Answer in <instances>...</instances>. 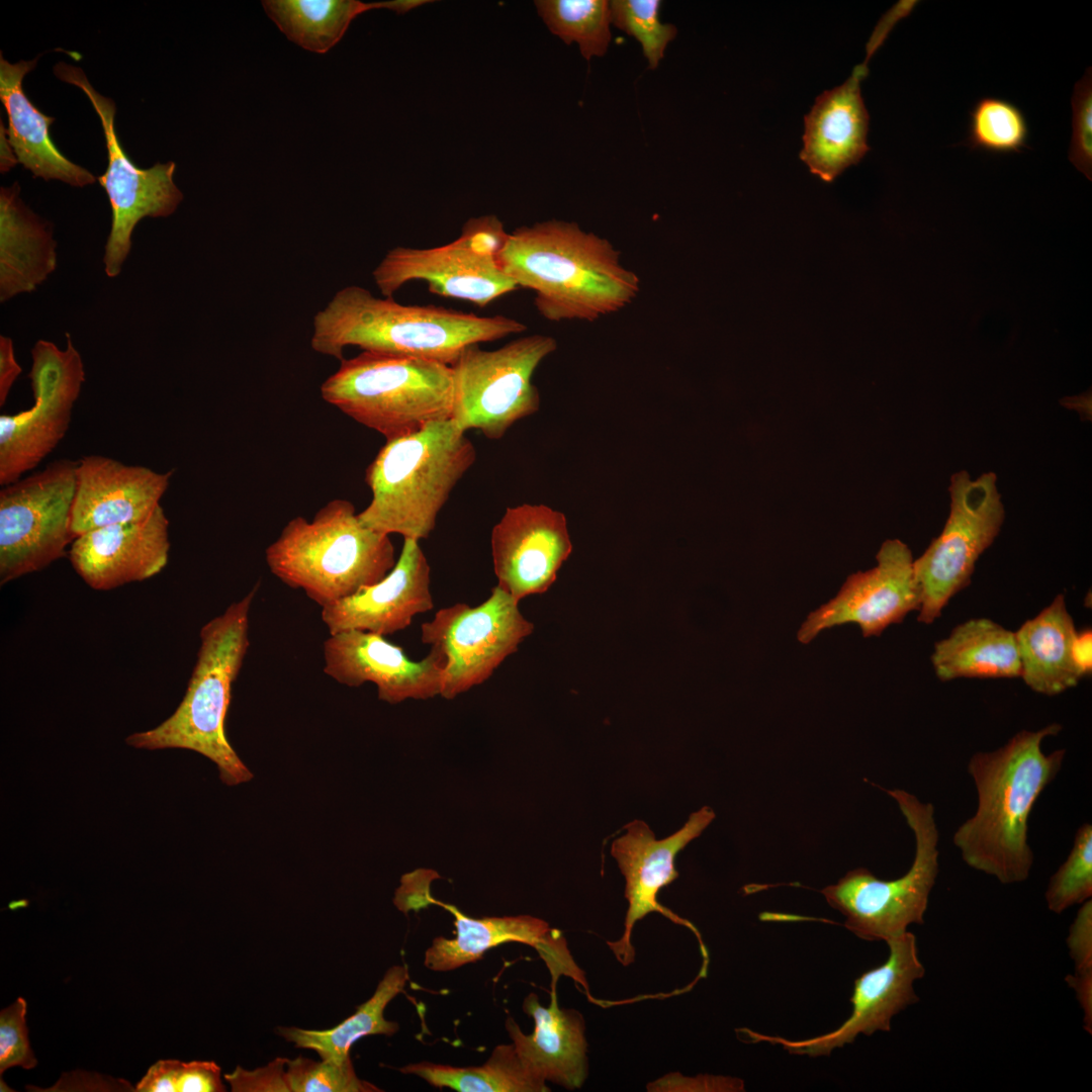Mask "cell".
I'll use <instances>...</instances> for the list:
<instances>
[{"mask_svg": "<svg viewBox=\"0 0 1092 1092\" xmlns=\"http://www.w3.org/2000/svg\"><path fill=\"white\" fill-rule=\"evenodd\" d=\"M1061 730L1058 723L1036 731L1021 730L998 749L977 752L969 760L978 806L958 827L952 841L969 867L1001 884L1022 883L1030 875L1033 852L1028 820L1066 755L1065 749L1045 753L1041 744Z\"/></svg>", "mask_w": 1092, "mask_h": 1092, "instance_id": "6da1fadb", "label": "cell"}, {"mask_svg": "<svg viewBox=\"0 0 1092 1092\" xmlns=\"http://www.w3.org/2000/svg\"><path fill=\"white\" fill-rule=\"evenodd\" d=\"M1067 945L1076 972L1092 971V901L1081 904L1072 922Z\"/></svg>", "mask_w": 1092, "mask_h": 1092, "instance_id": "ee69618b", "label": "cell"}, {"mask_svg": "<svg viewBox=\"0 0 1092 1092\" xmlns=\"http://www.w3.org/2000/svg\"><path fill=\"white\" fill-rule=\"evenodd\" d=\"M887 961L861 974L854 981L850 1016L835 1030L816 1037L791 1040L745 1029L753 1042L782 1045L790 1054L809 1057L829 1056L835 1049L854 1041L857 1035L890 1031L892 1018L919 1001L914 982L925 975L919 959L915 935L905 933L889 940Z\"/></svg>", "mask_w": 1092, "mask_h": 1092, "instance_id": "ac0fdd59", "label": "cell"}, {"mask_svg": "<svg viewBox=\"0 0 1092 1092\" xmlns=\"http://www.w3.org/2000/svg\"><path fill=\"white\" fill-rule=\"evenodd\" d=\"M437 874L429 870H417L401 878V885L396 890L394 904L400 911L418 909L430 904L429 886Z\"/></svg>", "mask_w": 1092, "mask_h": 1092, "instance_id": "f6af8a7d", "label": "cell"}, {"mask_svg": "<svg viewBox=\"0 0 1092 1092\" xmlns=\"http://www.w3.org/2000/svg\"><path fill=\"white\" fill-rule=\"evenodd\" d=\"M1027 139L1025 115L1008 100L983 97L970 111L966 141L970 149L994 154L1020 153L1027 147Z\"/></svg>", "mask_w": 1092, "mask_h": 1092, "instance_id": "e575fe53", "label": "cell"}, {"mask_svg": "<svg viewBox=\"0 0 1092 1092\" xmlns=\"http://www.w3.org/2000/svg\"><path fill=\"white\" fill-rule=\"evenodd\" d=\"M714 818V811L704 806L692 813L680 829L664 839H656L649 826L636 819L626 824V833L613 841L611 854L625 878L628 909L622 936L615 941H607V945L624 967L631 965L635 959L632 932L636 922L649 913L658 912L695 933L704 958L703 971H706L708 952L697 928L661 905L657 901V894L678 877L674 866L676 854L699 837Z\"/></svg>", "mask_w": 1092, "mask_h": 1092, "instance_id": "2e32d148", "label": "cell"}, {"mask_svg": "<svg viewBox=\"0 0 1092 1092\" xmlns=\"http://www.w3.org/2000/svg\"><path fill=\"white\" fill-rule=\"evenodd\" d=\"M220 1068L214 1062L160 1060L135 1087L140 1092H222Z\"/></svg>", "mask_w": 1092, "mask_h": 1092, "instance_id": "f35d334b", "label": "cell"}, {"mask_svg": "<svg viewBox=\"0 0 1092 1092\" xmlns=\"http://www.w3.org/2000/svg\"><path fill=\"white\" fill-rule=\"evenodd\" d=\"M286 1058H276L267 1066L247 1071L238 1066L223 1078L234 1092H290L286 1076Z\"/></svg>", "mask_w": 1092, "mask_h": 1092, "instance_id": "b9f144b4", "label": "cell"}, {"mask_svg": "<svg viewBox=\"0 0 1092 1092\" xmlns=\"http://www.w3.org/2000/svg\"><path fill=\"white\" fill-rule=\"evenodd\" d=\"M876 558L874 568L850 574L833 599L808 615L798 631L799 642L807 644L823 630L844 624H856L863 637L879 636L919 611L921 593L908 546L887 540Z\"/></svg>", "mask_w": 1092, "mask_h": 1092, "instance_id": "e0dca14e", "label": "cell"}, {"mask_svg": "<svg viewBox=\"0 0 1092 1092\" xmlns=\"http://www.w3.org/2000/svg\"><path fill=\"white\" fill-rule=\"evenodd\" d=\"M408 980L405 966L390 967L379 981L373 995L357 1006L355 1013L330 1029L279 1027L277 1032L295 1048L314 1051L322 1060L343 1063L350 1059V1049L366 1035H393L399 1026L385 1019L388 1003L402 993Z\"/></svg>", "mask_w": 1092, "mask_h": 1092, "instance_id": "4dcf8cb0", "label": "cell"}, {"mask_svg": "<svg viewBox=\"0 0 1092 1092\" xmlns=\"http://www.w3.org/2000/svg\"><path fill=\"white\" fill-rule=\"evenodd\" d=\"M19 186L0 191V300L31 292L57 267L52 224L21 200Z\"/></svg>", "mask_w": 1092, "mask_h": 1092, "instance_id": "83f0119b", "label": "cell"}, {"mask_svg": "<svg viewBox=\"0 0 1092 1092\" xmlns=\"http://www.w3.org/2000/svg\"><path fill=\"white\" fill-rule=\"evenodd\" d=\"M556 349L555 339L545 335L522 337L495 350L467 346L451 365V419L464 432L475 429L488 439H500L517 421L539 410L532 377Z\"/></svg>", "mask_w": 1092, "mask_h": 1092, "instance_id": "30bf717a", "label": "cell"}, {"mask_svg": "<svg viewBox=\"0 0 1092 1092\" xmlns=\"http://www.w3.org/2000/svg\"><path fill=\"white\" fill-rule=\"evenodd\" d=\"M1014 633L1020 676L1032 691L1056 696L1083 678L1073 659L1077 630L1063 594Z\"/></svg>", "mask_w": 1092, "mask_h": 1092, "instance_id": "f1b7e54d", "label": "cell"}, {"mask_svg": "<svg viewBox=\"0 0 1092 1092\" xmlns=\"http://www.w3.org/2000/svg\"><path fill=\"white\" fill-rule=\"evenodd\" d=\"M429 0H392L369 3L371 9L386 8L396 13H406L419 6L430 3Z\"/></svg>", "mask_w": 1092, "mask_h": 1092, "instance_id": "f907efd6", "label": "cell"}, {"mask_svg": "<svg viewBox=\"0 0 1092 1092\" xmlns=\"http://www.w3.org/2000/svg\"><path fill=\"white\" fill-rule=\"evenodd\" d=\"M744 1081L729 1076L699 1074L688 1077L678 1072L667 1073L649 1082V1092H739L744 1091Z\"/></svg>", "mask_w": 1092, "mask_h": 1092, "instance_id": "7bdbcfd3", "label": "cell"}, {"mask_svg": "<svg viewBox=\"0 0 1092 1092\" xmlns=\"http://www.w3.org/2000/svg\"><path fill=\"white\" fill-rule=\"evenodd\" d=\"M1068 985L1075 991L1077 1000L1084 1013V1027L1092 1032V971L1076 972L1066 978Z\"/></svg>", "mask_w": 1092, "mask_h": 1092, "instance_id": "7dc6e473", "label": "cell"}, {"mask_svg": "<svg viewBox=\"0 0 1092 1092\" xmlns=\"http://www.w3.org/2000/svg\"><path fill=\"white\" fill-rule=\"evenodd\" d=\"M324 659L327 675L352 688L373 682L379 700L389 704L440 695L446 662L435 648L422 660H411L384 636L359 630L330 634Z\"/></svg>", "mask_w": 1092, "mask_h": 1092, "instance_id": "ffe728a7", "label": "cell"}, {"mask_svg": "<svg viewBox=\"0 0 1092 1092\" xmlns=\"http://www.w3.org/2000/svg\"><path fill=\"white\" fill-rule=\"evenodd\" d=\"M262 5L287 38L317 54L329 52L356 16L371 10L357 0H265Z\"/></svg>", "mask_w": 1092, "mask_h": 1092, "instance_id": "d6a6232c", "label": "cell"}, {"mask_svg": "<svg viewBox=\"0 0 1092 1092\" xmlns=\"http://www.w3.org/2000/svg\"><path fill=\"white\" fill-rule=\"evenodd\" d=\"M505 315L479 316L435 305H406L358 285L340 289L313 316L311 348L343 360L344 349L422 358L452 365L467 346L520 334Z\"/></svg>", "mask_w": 1092, "mask_h": 1092, "instance_id": "3957f363", "label": "cell"}, {"mask_svg": "<svg viewBox=\"0 0 1092 1092\" xmlns=\"http://www.w3.org/2000/svg\"><path fill=\"white\" fill-rule=\"evenodd\" d=\"M257 588L200 629V645L187 690L175 712L157 727L136 732L125 742L135 748H182L209 758L228 786L253 778L228 740L225 717L232 687L250 646L249 618Z\"/></svg>", "mask_w": 1092, "mask_h": 1092, "instance_id": "277c9868", "label": "cell"}, {"mask_svg": "<svg viewBox=\"0 0 1092 1092\" xmlns=\"http://www.w3.org/2000/svg\"><path fill=\"white\" fill-rule=\"evenodd\" d=\"M1071 163L1089 179L1092 172V78L1091 68L1074 87L1072 96Z\"/></svg>", "mask_w": 1092, "mask_h": 1092, "instance_id": "60d3db41", "label": "cell"}, {"mask_svg": "<svg viewBox=\"0 0 1092 1092\" xmlns=\"http://www.w3.org/2000/svg\"><path fill=\"white\" fill-rule=\"evenodd\" d=\"M538 14L566 44L576 42L585 60L604 56L611 41L610 2L606 0H539Z\"/></svg>", "mask_w": 1092, "mask_h": 1092, "instance_id": "836d02e7", "label": "cell"}, {"mask_svg": "<svg viewBox=\"0 0 1092 1092\" xmlns=\"http://www.w3.org/2000/svg\"><path fill=\"white\" fill-rule=\"evenodd\" d=\"M659 0H615L610 2L612 24L641 44L649 69H656L677 29L659 17Z\"/></svg>", "mask_w": 1092, "mask_h": 1092, "instance_id": "8d00e7d4", "label": "cell"}, {"mask_svg": "<svg viewBox=\"0 0 1092 1092\" xmlns=\"http://www.w3.org/2000/svg\"><path fill=\"white\" fill-rule=\"evenodd\" d=\"M508 234L495 215L470 218L453 242L434 248L390 249L372 276L384 297L415 280L443 297L462 299L485 307L519 289L503 271L497 254Z\"/></svg>", "mask_w": 1092, "mask_h": 1092, "instance_id": "9c48e42d", "label": "cell"}, {"mask_svg": "<svg viewBox=\"0 0 1092 1092\" xmlns=\"http://www.w3.org/2000/svg\"><path fill=\"white\" fill-rule=\"evenodd\" d=\"M898 804L915 837V855L905 875L880 880L864 868L849 871L821 890L827 903L845 916L844 926L868 941L886 943L923 924L939 871L938 829L931 803L903 790H885Z\"/></svg>", "mask_w": 1092, "mask_h": 1092, "instance_id": "ba28073f", "label": "cell"}, {"mask_svg": "<svg viewBox=\"0 0 1092 1092\" xmlns=\"http://www.w3.org/2000/svg\"><path fill=\"white\" fill-rule=\"evenodd\" d=\"M430 582L419 541L405 538L395 565L381 580L322 608V620L331 635L351 630L393 634L433 608Z\"/></svg>", "mask_w": 1092, "mask_h": 1092, "instance_id": "603a6c76", "label": "cell"}, {"mask_svg": "<svg viewBox=\"0 0 1092 1092\" xmlns=\"http://www.w3.org/2000/svg\"><path fill=\"white\" fill-rule=\"evenodd\" d=\"M64 350L38 340L28 373L34 402L28 410L0 416V484H11L39 463L65 437L85 381L82 357L66 334Z\"/></svg>", "mask_w": 1092, "mask_h": 1092, "instance_id": "9a60e30c", "label": "cell"}, {"mask_svg": "<svg viewBox=\"0 0 1092 1092\" xmlns=\"http://www.w3.org/2000/svg\"><path fill=\"white\" fill-rule=\"evenodd\" d=\"M869 60L856 66L844 83L818 95L804 116L800 159L824 182L834 181L870 151V115L860 90Z\"/></svg>", "mask_w": 1092, "mask_h": 1092, "instance_id": "d4e9b609", "label": "cell"}, {"mask_svg": "<svg viewBox=\"0 0 1092 1092\" xmlns=\"http://www.w3.org/2000/svg\"><path fill=\"white\" fill-rule=\"evenodd\" d=\"M454 916L455 936H437L427 948L424 965L436 972H447L474 963L497 945L519 942L535 948L544 961L550 976L551 989H557L560 977L571 978L589 996L584 972L573 960L565 937L560 930L551 928L543 919L530 916H503L473 918L462 913L454 905L430 898Z\"/></svg>", "mask_w": 1092, "mask_h": 1092, "instance_id": "44dd1931", "label": "cell"}, {"mask_svg": "<svg viewBox=\"0 0 1092 1092\" xmlns=\"http://www.w3.org/2000/svg\"><path fill=\"white\" fill-rule=\"evenodd\" d=\"M436 1088L458 1092H548L546 1081L523 1062L514 1043L498 1044L480 1066L454 1067L431 1062L408 1064L399 1069Z\"/></svg>", "mask_w": 1092, "mask_h": 1092, "instance_id": "1f68e13d", "label": "cell"}, {"mask_svg": "<svg viewBox=\"0 0 1092 1092\" xmlns=\"http://www.w3.org/2000/svg\"><path fill=\"white\" fill-rule=\"evenodd\" d=\"M1092 897V825H1081L1066 860L1051 877L1044 893L1050 911L1061 914Z\"/></svg>", "mask_w": 1092, "mask_h": 1092, "instance_id": "d590c367", "label": "cell"}, {"mask_svg": "<svg viewBox=\"0 0 1092 1092\" xmlns=\"http://www.w3.org/2000/svg\"><path fill=\"white\" fill-rule=\"evenodd\" d=\"M1091 641V630L1086 629L1077 632L1073 642V659L1083 677L1090 674L1092 669Z\"/></svg>", "mask_w": 1092, "mask_h": 1092, "instance_id": "c3c4849f", "label": "cell"}, {"mask_svg": "<svg viewBox=\"0 0 1092 1092\" xmlns=\"http://www.w3.org/2000/svg\"><path fill=\"white\" fill-rule=\"evenodd\" d=\"M169 551V520L160 505L146 520L77 536L68 555L89 586L107 590L160 573L168 563Z\"/></svg>", "mask_w": 1092, "mask_h": 1092, "instance_id": "7402d4cb", "label": "cell"}, {"mask_svg": "<svg viewBox=\"0 0 1092 1092\" xmlns=\"http://www.w3.org/2000/svg\"><path fill=\"white\" fill-rule=\"evenodd\" d=\"M26 1008V1001L19 997L0 1012V1075L12 1067L27 1070L37 1064L28 1040Z\"/></svg>", "mask_w": 1092, "mask_h": 1092, "instance_id": "ab89813d", "label": "cell"}, {"mask_svg": "<svg viewBox=\"0 0 1092 1092\" xmlns=\"http://www.w3.org/2000/svg\"><path fill=\"white\" fill-rule=\"evenodd\" d=\"M534 631L519 602L497 585L482 604L440 609L421 626V640L446 659L440 696L454 699L487 680Z\"/></svg>", "mask_w": 1092, "mask_h": 1092, "instance_id": "5bb4252c", "label": "cell"}, {"mask_svg": "<svg viewBox=\"0 0 1092 1092\" xmlns=\"http://www.w3.org/2000/svg\"><path fill=\"white\" fill-rule=\"evenodd\" d=\"M36 63L37 58L11 64L0 55V99L8 115L7 134L17 160L34 177L58 179L76 187L93 184L97 178L67 159L51 140L49 128L55 118L41 113L22 89L24 76Z\"/></svg>", "mask_w": 1092, "mask_h": 1092, "instance_id": "4316f807", "label": "cell"}, {"mask_svg": "<svg viewBox=\"0 0 1092 1092\" xmlns=\"http://www.w3.org/2000/svg\"><path fill=\"white\" fill-rule=\"evenodd\" d=\"M994 472L972 479L962 470L951 475L950 510L940 535L913 561L921 593L917 621L931 624L949 600L968 586L980 555L999 534L1005 512Z\"/></svg>", "mask_w": 1092, "mask_h": 1092, "instance_id": "8fae6325", "label": "cell"}, {"mask_svg": "<svg viewBox=\"0 0 1092 1092\" xmlns=\"http://www.w3.org/2000/svg\"><path fill=\"white\" fill-rule=\"evenodd\" d=\"M172 475V470L158 472L102 455L84 456L76 468L73 535L148 519L160 506Z\"/></svg>", "mask_w": 1092, "mask_h": 1092, "instance_id": "cb8c5ba5", "label": "cell"}, {"mask_svg": "<svg viewBox=\"0 0 1092 1092\" xmlns=\"http://www.w3.org/2000/svg\"><path fill=\"white\" fill-rule=\"evenodd\" d=\"M22 369L14 356L13 341L0 336V405L6 402L9 391Z\"/></svg>", "mask_w": 1092, "mask_h": 1092, "instance_id": "bcb514c9", "label": "cell"}, {"mask_svg": "<svg viewBox=\"0 0 1092 1092\" xmlns=\"http://www.w3.org/2000/svg\"><path fill=\"white\" fill-rule=\"evenodd\" d=\"M519 288L535 292L538 312L551 322H594L630 304L640 279L620 262V252L576 222L548 220L521 226L497 254Z\"/></svg>", "mask_w": 1092, "mask_h": 1092, "instance_id": "7a4b0ae2", "label": "cell"}, {"mask_svg": "<svg viewBox=\"0 0 1092 1092\" xmlns=\"http://www.w3.org/2000/svg\"><path fill=\"white\" fill-rule=\"evenodd\" d=\"M77 461L58 459L0 490V583L38 571L75 540Z\"/></svg>", "mask_w": 1092, "mask_h": 1092, "instance_id": "7c38bea8", "label": "cell"}, {"mask_svg": "<svg viewBox=\"0 0 1092 1092\" xmlns=\"http://www.w3.org/2000/svg\"><path fill=\"white\" fill-rule=\"evenodd\" d=\"M550 999L543 1006L537 994L525 997L523 1010L535 1024L531 1034H525L512 1016L506 1020V1029L534 1074L565 1089H579L588 1074L584 1018L576 1009L560 1008L557 991H551Z\"/></svg>", "mask_w": 1092, "mask_h": 1092, "instance_id": "484cf974", "label": "cell"}, {"mask_svg": "<svg viewBox=\"0 0 1092 1092\" xmlns=\"http://www.w3.org/2000/svg\"><path fill=\"white\" fill-rule=\"evenodd\" d=\"M323 399L387 440L450 420V365L410 356L362 351L341 360L321 385Z\"/></svg>", "mask_w": 1092, "mask_h": 1092, "instance_id": "52a82bcc", "label": "cell"}, {"mask_svg": "<svg viewBox=\"0 0 1092 1092\" xmlns=\"http://www.w3.org/2000/svg\"><path fill=\"white\" fill-rule=\"evenodd\" d=\"M290 1092H377L374 1084L360 1079L351 1058L343 1063L315 1062L301 1056L286 1062Z\"/></svg>", "mask_w": 1092, "mask_h": 1092, "instance_id": "74e56055", "label": "cell"}, {"mask_svg": "<svg viewBox=\"0 0 1092 1092\" xmlns=\"http://www.w3.org/2000/svg\"><path fill=\"white\" fill-rule=\"evenodd\" d=\"M265 559L272 574L322 608L378 582L396 563L389 535L366 527L342 498L328 502L311 521L291 519Z\"/></svg>", "mask_w": 1092, "mask_h": 1092, "instance_id": "8992f818", "label": "cell"}, {"mask_svg": "<svg viewBox=\"0 0 1092 1092\" xmlns=\"http://www.w3.org/2000/svg\"><path fill=\"white\" fill-rule=\"evenodd\" d=\"M476 460V450L452 420L387 440L366 470L372 497L361 513L368 528L403 539L430 536L450 493Z\"/></svg>", "mask_w": 1092, "mask_h": 1092, "instance_id": "5b68a950", "label": "cell"}, {"mask_svg": "<svg viewBox=\"0 0 1092 1092\" xmlns=\"http://www.w3.org/2000/svg\"><path fill=\"white\" fill-rule=\"evenodd\" d=\"M490 547L496 585L518 602L547 592L572 551L564 514L530 504L506 510Z\"/></svg>", "mask_w": 1092, "mask_h": 1092, "instance_id": "d6986e66", "label": "cell"}, {"mask_svg": "<svg viewBox=\"0 0 1092 1092\" xmlns=\"http://www.w3.org/2000/svg\"><path fill=\"white\" fill-rule=\"evenodd\" d=\"M0 128H1V133H0V141H1V143H0V145H1L0 169H1L2 173H5V172L9 171L12 167H14L15 164L18 162V160H17V157H16V155L14 153V150H13V148H12L10 142H9L8 134H7V129L3 126L2 122H1Z\"/></svg>", "mask_w": 1092, "mask_h": 1092, "instance_id": "681fc988", "label": "cell"}, {"mask_svg": "<svg viewBox=\"0 0 1092 1092\" xmlns=\"http://www.w3.org/2000/svg\"><path fill=\"white\" fill-rule=\"evenodd\" d=\"M931 661L942 681L1012 678L1021 673L1015 633L985 618L964 622L937 641Z\"/></svg>", "mask_w": 1092, "mask_h": 1092, "instance_id": "f546056e", "label": "cell"}, {"mask_svg": "<svg viewBox=\"0 0 1092 1092\" xmlns=\"http://www.w3.org/2000/svg\"><path fill=\"white\" fill-rule=\"evenodd\" d=\"M54 74L80 88L101 121L108 165L97 180L111 206L103 263L106 275L116 277L130 251L131 235L138 222L144 217L169 216L183 200V193L173 180L176 164L158 163L148 169L139 168L124 152L115 131L114 101L97 92L79 67L60 62L54 67Z\"/></svg>", "mask_w": 1092, "mask_h": 1092, "instance_id": "4fadbf2b", "label": "cell"}]
</instances>
